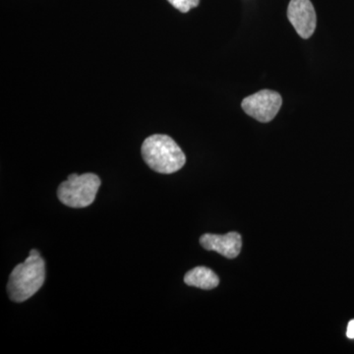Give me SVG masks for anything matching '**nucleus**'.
I'll return each instance as SVG.
<instances>
[{"label":"nucleus","mask_w":354,"mask_h":354,"mask_svg":"<svg viewBox=\"0 0 354 354\" xmlns=\"http://www.w3.org/2000/svg\"><path fill=\"white\" fill-rule=\"evenodd\" d=\"M46 279L44 261L38 250L32 249L25 262L14 268L9 276L7 292L14 302H24L36 295Z\"/></svg>","instance_id":"1"},{"label":"nucleus","mask_w":354,"mask_h":354,"mask_svg":"<svg viewBox=\"0 0 354 354\" xmlns=\"http://www.w3.org/2000/svg\"><path fill=\"white\" fill-rule=\"evenodd\" d=\"M142 157L153 171L171 174L183 169L185 153L176 141L167 135L155 134L144 141Z\"/></svg>","instance_id":"2"},{"label":"nucleus","mask_w":354,"mask_h":354,"mask_svg":"<svg viewBox=\"0 0 354 354\" xmlns=\"http://www.w3.org/2000/svg\"><path fill=\"white\" fill-rule=\"evenodd\" d=\"M101 179L95 174H70L57 189L59 201L70 208H86L94 203Z\"/></svg>","instance_id":"3"},{"label":"nucleus","mask_w":354,"mask_h":354,"mask_svg":"<svg viewBox=\"0 0 354 354\" xmlns=\"http://www.w3.org/2000/svg\"><path fill=\"white\" fill-rule=\"evenodd\" d=\"M283 104L281 95L276 91L262 90L248 95L241 102L246 114L260 122H270L276 118Z\"/></svg>","instance_id":"4"},{"label":"nucleus","mask_w":354,"mask_h":354,"mask_svg":"<svg viewBox=\"0 0 354 354\" xmlns=\"http://www.w3.org/2000/svg\"><path fill=\"white\" fill-rule=\"evenodd\" d=\"M288 18L302 39H309L315 32L317 16L310 0H290Z\"/></svg>","instance_id":"5"},{"label":"nucleus","mask_w":354,"mask_h":354,"mask_svg":"<svg viewBox=\"0 0 354 354\" xmlns=\"http://www.w3.org/2000/svg\"><path fill=\"white\" fill-rule=\"evenodd\" d=\"M200 243L208 251H215L228 259H234L241 252L242 239L239 232H230L225 235H202Z\"/></svg>","instance_id":"6"},{"label":"nucleus","mask_w":354,"mask_h":354,"mask_svg":"<svg viewBox=\"0 0 354 354\" xmlns=\"http://www.w3.org/2000/svg\"><path fill=\"white\" fill-rule=\"evenodd\" d=\"M184 283L201 290H213L220 283V279L209 268L196 267L185 274Z\"/></svg>","instance_id":"7"},{"label":"nucleus","mask_w":354,"mask_h":354,"mask_svg":"<svg viewBox=\"0 0 354 354\" xmlns=\"http://www.w3.org/2000/svg\"><path fill=\"white\" fill-rule=\"evenodd\" d=\"M174 8L183 13L189 12L191 9L199 6L200 0H167Z\"/></svg>","instance_id":"8"},{"label":"nucleus","mask_w":354,"mask_h":354,"mask_svg":"<svg viewBox=\"0 0 354 354\" xmlns=\"http://www.w3.org/2000/svg\"><path fill=\"white\" fill-rule=\"evenodd\" d=\"M346 335H348V339H354V320H351L348 323Z\"/></svg>","instance_id":"9"}]
</instances>
